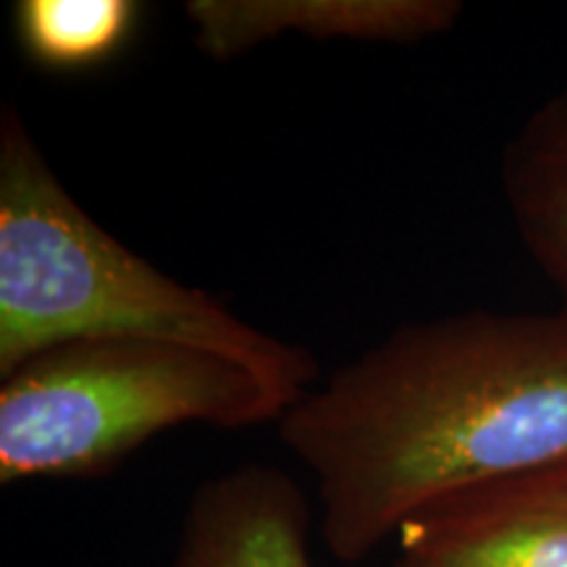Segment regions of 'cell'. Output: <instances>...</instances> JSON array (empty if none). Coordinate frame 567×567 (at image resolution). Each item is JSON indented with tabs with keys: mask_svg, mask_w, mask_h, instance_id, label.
<instances>
[{
	"mask_svg": "<svg viewBox=\"0 0 567 567\" xmlns=\"http://www.w3.org/2000/svg\"><path fill=\"white\" fill-rule=\"evenodd\" d=\"M200 53L231 61L289 38L413 45L444 34L463 13L457 0H189Z\"/></svg>",
	"mask_w": 567,
	"mask_h": 567,
	"instance_id": "obj_6",
	"label": "cell"
},
{
	"mask_svg": "<svg viewBox=\"0 0 567 567\" xmlns=\"http://www.w3.org/2000/svg\"><path fill=\"white\" fill-rule=\"evenodd\" d=\"M84 339H158L252 368L289 405L318 381L305 347L255 329L140 258L82 208L11 101L0 113V379Z\"/></svg>",
	"mask_w": 567,
	"mask_h": 567,
	"instance_id": "obj_2",
	"label": "cell"
},
{
	"mask_svg": "<svg viewBox=\"0 0 567 567\" xmlns=\"http://www.w3.org/2000/svg\"><path fill=\"white\" fill-rule=\"evenodd\" d=\"M137 17L140 6L132 0H19L13 30L34 63L76 71L122 51Z\"/></svg>",
	"mask_w": 567,
	"mask_h": 567,
	"instance_id": "obj_8",
	"label": "cell"
},
{
	"mask_svg": "<svg viewBox=\"0 0 567 567\" xmlns=\"http://www.w3.org/2000/svg\"><path fill=\"white\" fill-rule=\"evenodd\" d=\"M396 567H408V565H402V563H396Z\"/></svg>",
	"mask_w": 567,
	"mask_h": 567,
	"instance_id": "obj_9",
	"label": "cell"
},
{
	"mask_svg": "<svg viewBox=\"0 0 567 567\" xmlns=\"http://www.w3.org/2000/svg\"><path fill=\"white\" fill-rule=\"evenodd\" d=\"M276 425L331 557L354 565L446 496L565 471L567 310L405 323Z\"/></svg>",
	"mask_w": 567,
	"mask_h": 567,
	"instance_id": "obj_1",
	"label": "cell"
},
{
	"mask_svg": "<svg viewBox=\"0 0 567 567\" xmlns=\"http://www.w3.org/2000/svg\"><path fill=\"white\" fill-rule=\"evenodd\" d=\"M396 536L408 567H567V467L446 496Z\"/></svg>",
	"mask_w": 567,
	"mask_h": 567,
	"instance_id": "obj_4",
	"label": "cell"
},
{
	"mask_svg": "<svg viewBox=\"0 0 567 567\" xmlns=\"http://www.w3.org/2000/svg\"><path fill=\"white\" fill-rule=\"evenodd\" d=\"M502 187L523 245L567 310V87L538 105L509 140Z\"/></svg>",
	"mask_w": 567,
	"mask_h": 567,
	"instance_id": "obj_7",
	"label": "cell"
},
{
	"mask_svg": "<svg viewBox=\"0 0 567 567\" xmlns=\"http://www.w3.org/2000/svg\"><path fill=\"white\" fill-rule=\"evenodd\" d=\"M310 526V502L292 476L239 465L193 494L166 567H316Z\"/></svg>",
	"mask_w": 567,
	"mask_h": 567,
	"instance_id": "obj_5",
	"label": "cell"
},
{
	"mask_svg": "<svg viewBox=\"0 0 567 567\" xmlns=\"http://www.w3.org/2000/svg\"><path fill=\"white\" fill-rule=\"evenodd\" d=\"M289 408L252 368L200 347L59 344L0 379V484L95 478L176 425L252 429Z\"/></svg>",
	"mask_w": 567,
	"mask_h": 567,
	"instance_id": "obj_3",
	"label": "cell"
}]
</instances>
